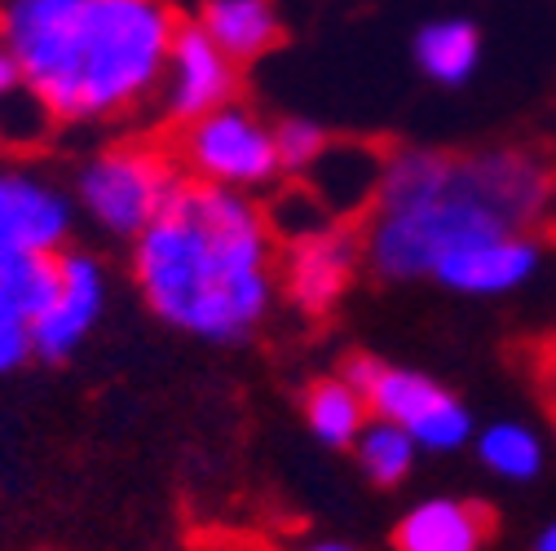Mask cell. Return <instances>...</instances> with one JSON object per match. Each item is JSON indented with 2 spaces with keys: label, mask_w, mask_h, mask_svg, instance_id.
<instances>
[{
  "label": "cell",
  "mask_w": 556,
  "mask_h": 551,
  "mask_svg": "<svg viewBox=\"0 0 556 551\" xmlns=\"http://www.w3.org/2000/svg\"><path fill=\"white\" fill-rule=\"evenodd\" d=\"M340 375L363 393V401H367V410L376 420H389V424L406 428L415 437V446L459 450L472 437L468 406L420 371H402V367H389L380 358L354 354L340 367Z\"/></svg>",
  "instance_id": "cell-5"
},
{
  "label": "cell",
  "mask_w": 556,
  "mask_h": 551,
  "mask_svg": "<svg viewBox=\"0 0 556 551\" xmlns=\"http://www.w3.org/2000/svg\"><path fill=\"white\" fill-rule=\"evenodd\" d=\"M23 89V72H18V57L10 53V44L0 40V102H5L10 93Z\"/></svg>",
  "instance_id": "cell-21"
},
{
  "label": "cell",
  "mask_w": 556,
  "mask_h": 551,
  "mask_svg": "<svg viewBox=\"0 0 556 551\" xmlns=\"http://www.w3.org/2000/svg\"><path fill=\"white\" fill-rule=\"evenodd\" d=\"M534 551H556V525H547V529L539 534V542H534Z\"/></svg>",
  "instance_id": "cell-22"
},
{
  "label": "cell",
  "mask_w": 556,
  "mask_h": 551,
  "mask_svg": "<svg viewBox=\"0 0 556 551\" xmlns=\"http://www.w3.org/2000/svg\"><path fill=\"white\" fill-rule=\"evenodd\" d=\"M181 18L168 0H10L0 40L53 124H102L160 93Z\"/></svg>",
  "instance_id": "cell-2"
},
{
  "label": "cell",
  "mask_w": 556,
  "mask_h": 551,
  "mask_svg": "<svg viewBox=\"0 0 556 551\" xmlns=\"http://www.w3.org/2000/svg\"><path fill=\"white\" fill-rule=\"evenodd\" d=\"M274 151H278V168L309 172L327 151V132L314 119H283L274 128Z\"/></svg>",
  "instance_id": "cell-19"
},
{
  "label": "cell",
  "mask_w": 556,
  "mask_h": 551,
  "mask_svg": "<svg viewBox=\"0 0 556 551\" xmlns=\"http://www.w3.org/2000/svg\"><path fill=\"white\" fill-rule=\"evenodd\" d=\"M106 309V269L89 252H62L58 256V287L49 305L31 318V354L40 362L72 358L89 331L102 322Z\"/></svg>",
  "instance_id": "cell-8"
},
{
  "label": "cell",
  "mask_w": 556,
  "mask_h": 551,
  "mask_svg": "<svg viewBox=\"0 0 556 551\" xmlns=\"http://www.w3.org/2000/svg\"><path fill=\"white\" fill-rule=\"evenodd\" d=\"M309 551H354V547H340V542H318V547H309Z\"/></svg>",
  "instance_id": "cell-23"
},
{
  "label": "cell",
  "mask_w": 556,
  "mask_h": 551,
  "mask_svg": "<svg viewBox=\"0 0 556 551\" xmlns=\"http://www.w3.org/2000/svg\"><path fill=\"white\" fill-rule=\"evenodd\" d=\"M177 164L190 181L226 185V190H256L274 181L278 172L274 128H265L248 106L230 102L181 128Z\"/></svg>",
  "instance_id": "cell-6"
},
{
  "label": "cell",
  "mask_w": 556,
  "mask_h": 551,
  "mask_svg": "<svg viewBox=\"0 0 556 551\" xmlns=\"http://www.w3.org/2000/svg\"><path fill=\"white\" fill-rule=\"evenodd\" d=\"M239 93V62L226 57L217 49V40L207 36L199 23L177 27L173 49H168V66L160 80V111L173 128H186L203 115H213L222 106H230Z\"/></svg>",
  "instance_id": "cell-7"
},
{
  "label": "cell",
  "mask_w": 556,
  "mask_h": 551,
  "mask_svg": "<svg viewBox=\"0 0 556 551\" xmlns=\"http://www.w3.org/2000/svg\"><path fill=\"white\" fill-rule=\"evenodd\" d=\"M367 401H363V393L344 380V375H336V380H318V384H309V393H305V424H309V433L323 441V446H331V450H344V446H354L358 441V433L367 428Z\"/></svg>",
  "instance_id": "cell-15"
},
{
  "label": "cell",
  "mask_w": 556,
  "mask_h": 551,
  "mask_svg": "<svg viewBox=\"0 0 556 551\" xmlns=\"http://www.w3.org/2000/svg\"><path fill=\"white\" fill-rule=\"evenodd\" d=\"M5 252H18V247H10V239H5V230H0V256Z\"/></svg>",
  "instance_id": "cell-24"
},
{
  "label": "cell",
  "mask_w": 556,
  "mask_h": 551,
  "mask_svg": "<svg viewBox=\"0 0 556 551\" xmlns=\"http://www.w3.org/2000/svg\"><path fill=\"white\" fill-rule=\"evenodd\" d=\"M363 260H367V243L363 230L354 226H323L314 234H301L292 239V256H288V296L309 318H323L350 292Z\"/></svg>",
  "instance_id": "cell-9"
},
{
  "label": "cell",
  "mask_w": 556,
  "mask_h": 551,
  "mask_svg": "<svg viewBox=\"0 0 556 551\" xmlns=\"http://www.w3.org/2000/svg\"><path fill=\"white\" fill-rule=\"evenodd\" d=\"M552 203V172L530 151H402L384 164L367 265L389 283L429 279L455 247L526 234Z\"/></svg>",
  "instance_id": "cell-3"
},
{
  "label": "cell",
  "mask_w": 556,
  "mask_h": 551,
  "mask_svg": "<svg viewBox=\"0 0 556 551\" xmlns=\"http://www.w3.org/2000/svg\"><path fill=\"white\" fill-rule=\"evenodd\" d=\"M354 450H358V467L367 472V480H376V486H384V490L402 486L410 463H415V437L406 428L389 424V420H376V424L367 420Z\"/></svg>",
  "instance_id": "cell-16"
},
{
  "label": "cell",
  "mask_w": 556,
  "mask_h": 551,
  "mask_svg": "<svg viewBox=\"0 0 556 551\" xmlns=\"http://www.w3.org/2000/svg\"><path fill=\"white\" fill-rule=\"evenodd\" d=\"M199 27L235 62H252L269 53L278 36H283V23H278V10L269 0H207Z\"/></svg>",
  "instance_id": "cell-13"
},
{
  "label": "cell",
  "mask_w": 556,
  "mask_h": 551,
  "mask_svg": "<svg viewBox=\"0 0 556 551\" xmlns=\"http://www.w3.org/2000/svg\"><path fill=\"white\" fill-rule=\"evenodd\" d=\"M72 198L27 168H0V230L18 252H66L72 243Z\"/></svg>",
  "instance_id": "cell-10"
},
{
  "label": "cell",
  "mask_w": 556,
  "mask_h": 551,
  "mask_svg": "<svg viewBox=\"0 0 556 551\" xmlns=\"http://www.w3.org/2000/svg\"><path fill=\"white\" fill-rule=\"evenodd\" d=\"M534 269H539V243L530 234H500V239L455 247L433 265L429 279L464 296H500L530 283Z\"/></svg>",
  "instance_id": "cell-11"
},
{
  "label": "cell",
  "mask_w": 556,
  "mask_h": 551,
  "mask_svg": "<svg viewBox=\"0 0 556 551\" xmlns=\"http://www.w3.org/2000/svg\"><path fill=\"white\" fill-rule=\"evenodd\" d=\"M415 62L420 72L446 89H459L472 80L481 62V31L468 18H438L415 31Z\"/></svg>",
  "instance_id": "cell-14"
},
{
  "label": "cell",
  "mask_w": 556,
  "mask_h": 551,
  "mask_svg": "<svg viewBox=\"0 0 556 551\" xmlns=\"http://www.w3.org/2000/svg\"><path fill=\"white\" fill-rule=\"evenodd\" d=\"M477 454H481L485 467H491L495 476H504V480H530L543 467V441L534 437V428L513 424V420L485 428L477 437Z\"/></svg>",
  "instance_id": "cell-17"
},
{
  "label": "cell",
  "mask_w": 556,
  "mask_h": 551,
  "mask_svg": "<svg viewBox=\"0 0 556 551\" xmlns=\"http://www.w3.org/2000/svg\"><path fill=\"white\" fill-rule=\"evenodd\" d=\"M27 358H36L31 354V322L5 292H0V375L18 371Z\"/></svg>",
  "instance_id": "cell-20"
},
{
  "label": "cell",
  "mask_w": 556,
  "mask_h": 551,
  "mask_svg": "<svg viewBox=\"0 0 556 551\" xmlns=\"http://www.w3.org/2000/svg\"><path fill=\"white\" fill-rule=\"evenodd\" d=\"M181 164L155 146H111L76 177L80 208L115 239H137L181 185Z\"/></svg>",
  "instance_id": "cell-4"
},
{
  "label": "cell",
  "mask_w": 556,
  "mask_h": 551,
  "mask_svg": "<svg viewBox=\"0 0 556 551\" xmlns=\"http://www.w3.org/2000/svg\"><path fill=\"white\" fill-rule=\"evenodd\" d=\"M58 256H49V252H5L0 256V292L27 313V322L49 305V296L58 287Z\"/></svg>",
  "instance_id": "cell-18"
},
{
  "label": "cell",
  "mask_w": 556,
  "mask_h": 551,
  "mask_svg": "<svg viewBox=\"0 0 556 551\" xmlns=\"http://www.w3.org/2000/svg\"><path fill=\"white\" fill-rule=\"evenodd\" d=\"M495 512L472 499H429L410 508L397 529L393 547L397 551H481L491 538Z\"/></svg>",
  "instance_id": "cell-12"
},
{
  "label": "cell",
  "mask_w": 556,
  "mask_h": 551,
  "mask_svg": "<svg viewBox=\"0 0 556 551\" xmlns=\"http://www.w3.org/2000/svg\"><path fill=\"white\" fill-rule=\"evenodd\" d=\"M132 279L160 322L194 339L239 344L274 305L269 226L243 190L186 177L132 239Z\"/></svg>",
  "instance_id": "cell-1"
}]
</instances>
